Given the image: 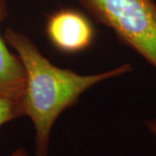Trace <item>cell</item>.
Masks as SVG:
<instances>
[{
  "label": "cell",
  "mask_w": 156,
  "mask_h": 156,
  "mask_svg": "<svg viewBox=\"0 0 156 156\" xmlns=\"http://www.w3.org/2000/svg\"><path fill=\"white\" fill-rule=\"evenodd\" d=\"M46 35L57 50L66 53H76L88 49L92 44L94 28L83 13L63 9L48 18Z\"/></svg>",
  "instance_id": "cell-3"
},
{
  "label": "cell",
  "mask_w": 156,
  "mask_h": 156,
  "mask_svg": "<svg viewBox=\"0 0 156 156\" xmlns=\"http://www.w3.org/2000/svg\"><path fill=\"white\" fill-rule=\"evenodd\" d=\"M21 116H23L22 101L0 97V127Z\"/></svg>",
  "instance_id": "cell-5"
},
{
  "label": "cell",
  "mask_w": 156,
  "mask_h": 156,
  "mask_svg": "<svg viewBox=\"0 0 156 156\" xmlns=\"http://www.w3.org/2000/svg\"><path fill=\"white\" fill-rule=\"evenodd\" d=\"M4 37L21 59L26 74L23 108V116L30 119L35 128L36 156H48L51 131L62 112L97 83L132 69L130 63H124L106 72L80 75L52 64L24 34L7 28Z\"/></svg>",
  "instance_id": "cell-1"
},
{
  "label": "cell",
  "mask_w": 156,
  "mask_h": 156,
  "mask_svg": "<svg viewBox=\"0 0 156 156\" xmlns=\"http://www.w3.org/2000/svg\"><path fill=\"white\" fill-rule=\"evenodd\" d=\"M7 16L5 0H0V24ZM26 86V74L17 54L11 53L0 33V97L22 101Z\"/></svg>",
  "instance_id": "cell-4"
},
{
  "label": "cell",
  "mask_w": 156,
  "mask_h": 156,
  "mask_svg": "<svg viewBox=\"0 0 156 156\" xmlns=\"http://www.w3.org/2000/svg\"><path fill=\"white\" fill-rule=\"evenodd\" d=\"M96 22L156 69V4L154 0H78Z\"/></svg>",
  "instance_id": "cell-2"
},
{
  "label": "cell",
  "mask_w": 156,
  "mask_h": 156,
  "mask_svg": "<svg viewBox=\"0 0 156 156\" xmlns=\"http://www.w3.org/2000/svg\"><path fill=\"white\" fill-rule=\"evenodd\" d=\"M145 125L147 129L150 132L151 134L156 136V118L146 121Z\"/></svg>",
  "instance_id": "cell-6"
},
{
  "label": "cell",
  "mask_w": 156,
  "mask_h": 156,
  "mask_svg": "<svg viewBox=\"0 0 156 156\" xmlns=\"http://www.w3.org/2000/svg\"><path fill=\"white\" fill-rule=\"evenodd\" d=\"M9 156H30V155H29L28 151L26 150V148H24V147H18V148H17V149H15V150L13 151V152H12Z\"/></svg>",
  "instance_id": "cell-7"
}]
</instances>
